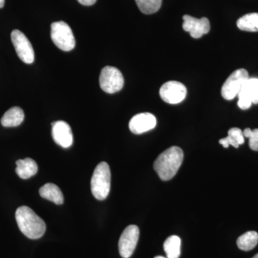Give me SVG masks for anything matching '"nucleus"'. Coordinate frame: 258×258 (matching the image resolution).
<instances>
[{
    "mask_svg": "<svg viewBox=\"0 0 258 258\" xmlns=\"http://www.w3.org/2000/svg\"><path fill=\"white\" fill-rule=\"evenodd\" d=\"M52 138L57 145L67 149L74 143L72 129L69 123L63 120H58L52 123Z\"/></svg>",
    "mask_w": 258,
    "mask_h": 258,
    "instance_id": "12",
    "label": "nucleus"
},
{
    "mask_svg": "<svg viewBox=\"0 0 258 258\" xmlns=\"http://www.w3.org/2000/svg\"><path fill=\"white\" fill-rule=\"evenodd\" d=\"M80 4L85 5V6H91L96 3L97 0H78Z\"/></svg>",
    "mask_w": 258,
    "mask_h": 258,
    "instance_id": "23",
    "label": "nucleus"
},
{
    "mask_svg": "<svg viewBox=\"0 0 258 258\" xmlns=\"http://www.w3.org/2000/svg\"><path fill=\"white\" fill-rule=\"evenodd\" d=\"M16 173L21 179H27L37 174L38 167L33 159L26 158L16 161Z\"/></svg>",
    "mask_w": 258,
    "mask_h": 258,
    "instance_id": "14",
    "label": "nucleus"
},
{
    "mask_svg": "<svg viewBox=\"0 0 258 258\" xmlns=\"http://www.w3.org/2000/svg\"><path fill=\"white\" fill-rule=\"evenodd\" d=\"M139 238V229L137 225H129L123 230L118 242L120 256L129 258L133 254Z\"/></svg>",
    "mask_w": 258,
    "mask_h": 258,
    "instance_id": "8",
    "label": "nucleus"
},
{
    "mask_svg": "<svg viewBox=\"0 0 258 258\" xmlns=\"http://www.w3.org/2000/svg\"><path fill=\"white\" fill-rule=\"evenodd\" d=\"M157 125V118L150 113L134 115L129 122V129L134 134H142L152 130Z\"/></svg>",
    "mask_w": 258,
    "mask_h": 258,
    "instance_id": "13",
    "label": "nucleus"
},
{
    "mask_svg": "<svg viewBox=\"0 0 258 258\" xmlns=\"http://www.w3.org/2000/svg\"><path fill=\"white\" fill-rule=\"evenodd\" d=\"M137 6L142 13L152 15L160 9L162 0H135Z\"/></svg>",
    "mask_w": 258,
    "mask_h": 258,
    "instance_id": "21",
    "label": "nucleus"
},
{
    "mask_svg": "<svg viewBox=\"0 0 258 258\" xmlns=\"http://www.w3.org/2000/svg\"><path fill=\"white\" fill-rule=\"evenodd\" d=\"M184 159L182 149L171 147L161 153L154 161V169L163 181H169L176 175Z\"/></svg>",
    "mask_w": 258,
    "mask_h": 258,
    "instance_id": "1",
    "label": "nucleus"
},
{
    "mask_svg": "<svg viewBox=\"0 0 258 258\" xmlns=\"http://www.w3.org/2000/svg\"><path fill=\"white\" fill-rule=\"evenodd\" d=\"M40 196L56 205H62L64 202L63 195L60 188L52 183H47L39 190Z\"/></svg>",
    "mask_w": 258,
    "mask_h": 258,
    "instance_id": "15",
    "label": "nucleus"
},
{
    "mask_svg": "<svg viewBox=\"0 0 258 258\" xmlns=\"http://www.w3.org/2000/svg\"><path fill=\"white\" fill-rule=\"evenodd\" d=\"M249 79L247 70L240 69L234 71L226 80L222 86V96L227 101H231L237 96L244 83Z\"/></svg>",
    "mask_w": 258,
    "mask_h": 258,
    "instance_id": "6",
    "label": "nucleus"
},
{
    "mask_svg": "<svg viewBox=\"0 0 258 258\" xmlns=\"http://www.w3.org/2000/svg\"><path fill=\"white\" fill-rule=\"evenodd\" d=\"M154 258H166V257H163V256H157V257H155Z\"/></svg>",
    "mask_w": 258,
    "mask_h": 258,
    "instance_id": "25",
    "label": "nucleus"
},
{
    "mask_svg": "<svg viewBox=\"0 0 258 258\" xmlns=\"http://www.w3.org/2000/svg\"><path fill=\"white\" fill-rule=\"evenodd\" d=\"M5 2V0H0V9H1V8H3V7H4Z\"/></svg>",
    "mask_w": 258,
    "mask_h": 258,
    "instance_id": "24",
    "label": "nucleus"
},
{
    "mask_svg": "<svg viewBox=\"0 0 258 258\" xmlns=\"http://www.w3.org/2000/svg\"><path fill=\"white\" fill-rule=\"evenodd\" d=\"M186 88L178 81H168L160 88L159 94L161 99L169 104H177L186 98Z\"/></svg>",
    "mask_w": 258,
    "mask_h": 258,
    "instance_id": "9",
    "label": "nucleus"
},
{
    "mask_svg": "<svg viewBox=\"0 0 258 258\" xmlns=\"http://www.w3.org/2000/svg\"><path fill=\"white\" fill-rule=\"evenodd\" d=\"M237 28L242 31L258 32V13H249L237 21Z\"/></svg>",
    "mask_w": 258,
    "mask_h": 258,
    "instance_id": "18",
    "label": "nucleus"
},
{
    "mask_svg": "<svg viewBox=\"0 0 258 258\" xmlns=\"http://www.w3.org/2000/svg\"><path fill=\"white\" fill-rule=\"evenodd\" d=\"M15 218L19 229L28 238L37 240L45 234V222L28 207H20L15 212Z\"/></svg>",
    "mask_w": 258,
    "mask_h": 258,
    "instance_id": "2",
    "label": "nucleus"
},
{
    "mask_svg": "<svg viewBox=\"0 0 258 258\" xmlns=\"http://www.w3.org/2000/svg\"><path fill=\"white\" fill-rule=\"evenodd\" d=\"M181 239L176 235L168 237L164 244L167 258H179L181 254Z\"/></svg>",
    "mask_w": 258,
    "mask_h": 258,
    "instance_id": "19",
    "label": "nucleus"
},
{
    "mask_svg": "<svg viewBox=\"0 0 258 258\" xmlns=\"http://www.w3.org/2000/svg\"><path fill=\"white\" fill-rule=\"evenodd\" d=\"M111 178V170L106 162L103 161L97 165L91 181V191L96 200H106L109 195Z\"/></svg>",
    "mask_w": 258,
    "mask_h": 258,
    "instance_id": "3",
    "label": "nucleus"
},
{
    "mask_svg": "<svg viewBox=\"0 0 258 258\" xmlns=\"http://www.w3.org/2000/svg\"><path fill=\"white\" fill-rule=\"evenodd\" d=\"M11 40L20 60L25 63H32L35 60V52L32 44L25 34L18 30H13L11 33Z\"/></svg>",
    "mask_w": 258,
    "mask_h": 258,
    "instance_id": "7",
    "label": "nucleus"
},
{
    "mask_svg": "<svg viewBox=\"0 0 258 258\" xmlns=\"http://www.w3.org/2000/svg\"><path fill=\"white\" fill-rule=\"evenodd\" d=\"M258 243V233L255 231H249L239 237L237 244L243 251H249L254 248Z\"/></svg>",
    "mask_w": 258,
    "mask_h": 258,
    "instance_id": "20",
    "label": "nucleus"
},
{
    "mask_svg": "<svg viewBox=\"0 0 258 258\" xmlns=\"http://www.w3.org/2000/svg\"><path fill=\"white\" fill-rule=\"evenodd\" d=\"M183 29L184 31L189 32L190 35L193 38H200L210 32V23L207 18L198 19L186 15L183 16Z\"/></svg>",
    "mask_w": 258,
    "mask_h": 258,
    "instance_id": "11",
    "label": "nucleus"
},
{
    "mask_svg": "<svg viewBox=\"0 0 258 258\" xmlns=\"http://www.w3.org/2000/svg\"><path fill=\"white\" fill-rule=\"evenodd\" d=\"M51 38L59 49L71 51L76 46V40L71 27L63 21L51 25Z\"/></svg>",
    "mask_w": 258,
    "mask_h": 258,
    "instance_id": "4",
    "label": "nucleus"
},
{
    "mask_svg": "<svg viewBox=\"0 0 258 258\" xmlns=\"http://www.w3.org/2000/svg\"><path fill=\"white\" fill-rule=\"evenodd\" d=\"M243 135L246 138L249 139V146L252 150L258 151V128L251 130L247 128L243 131Z\"/></svg>",
    "mask_w": 258,
    "mask_h": 258,
    "instance_id": "22",
    "label": "nucleus"
},
{
    "mask_svg": "<svg viewBox=\"0 0 258 258\" xmlns=\"http://www.w3.org/2000/svg\"><path fill=\"white\" fill-rule=\"evenodd\" d=\"M252 258H258V253L257 254H255V255Z\"/></svg>",
    "mask_w": 258,
    "mask_h": 258,
    "instance_id": "26",
    "label": "nucleus"
},
{
    "mask_svg": "<svg viewBox=\"0 0 258 258\" xmlns=\"http://www.w3.org/2000/svg\"><path fill=\"white\" fill-rule=\"evenodd\" d=\"M220 144L224 148H228L231 145L238 148L244 142L243 132L239 128H232L228 131V136L225 138L220 139Z\"/></svg>",
    "mask_w": 258,
    "mask_h": 258,
    "instance_id": "17",
    "label": "nucleus"
},
{
    "mask_svg": "<svg viewBox=\"0 0 258 258\" xmlns=\"http://www.w3.org/2000/svg\"><path fill=\"white\" fill-rule=\"evenodd\" d=\"M237 96V105L241 109H248L252 103L258 104V79L249 78L244 83Z\"/></svg>",
    "mask_w": 258,
    "mask_h": 258,
    "instance_id": "10",
    "label": "nucleus"
},
{
    "mask_svg": "<svg viewBox=\"0 0 258 258\" xmlns=\"http://www.w3.org/2000/svg\"><path fill=\"white\" fill-rule=\"evenodd\" d=\"M99 83L103 91L113 94L123 88L124 79L119 70L112 66H106L102 69Z\"/></svg>",
    "mask_w": 258,
    "mask_h": 258,
    "instance_id": "5",
    "label": "nucleus"
},
{
    "mask_svg": "<svg viewBox=\"0 0 258 258\" xmlns=\"http://www.w3.org/2000/svg\"><path fill=\"white\" fill-rule=\"evenodd\" d=\"M25 118V114L20 107H13L3 115L1 123L5 127H16L21 124Z\"/></svg>",
    "mask_w": 258,
    "mask_h": 258,
    "instance_id": "16",
    "label": "nucleus"
}]
</instances>
